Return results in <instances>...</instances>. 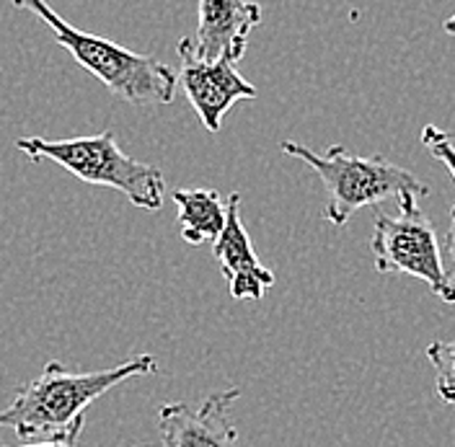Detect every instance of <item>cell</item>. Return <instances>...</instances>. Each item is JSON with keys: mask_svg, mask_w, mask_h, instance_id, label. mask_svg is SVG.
<instances>
[{"mask_svg": "<svg viewBox=\"0 0 455 447\" xmlns=\"http://www.w3.org/2000/svg\"><path fill=\"white\" fill-rule=\"evenodd\" d=\"M158 372L153 355H140L127 363L93 372H70L62 363L44 364V370L28 380L16 398L0 409V427H11L19 437L76 440L85 427V411L114 386Z\"/></svg>", "mask_w": 455, "mask_h": 447, "instance_id": "1", "label": "cell"}, {"mask_svg": "<svg viewBox=\"0 0 455 447\" xmlns=\"http://www.w3.org/2000/svg\"><path fill=\"white\" fill-rule=\"evenodd\" d=\"M13 5L34 13L50 28L57 44L65 47L76 57V62L107 85L116 99L138 107L173 101L179 73L158 57L132 52L112 39L76 28L55 13V8L47 0H13Z\"/></svg>", "mask_w": 455, "mask_h": 447, "instance_id": "2", "label": "cell"}, {"mask_svg": "<svg viewBox=\"0 0 455 447\" xmlns=\"http://www.w3.org/2000/svg\"><path fill=\"white\" fill-rule=\"evenodd\" d=\"M280 148L318 173L326 189L323 218L334 227H344L357 210L380 204L386 199H398V207H411L429 195V187L417 179V173L396 166L386 156L363 158L341 145H331L326 153H315L292 140H284Z\"/></svg>", "mask_w": 455, "mask_h": 447, "instance_id": "3", "label": "cell"}, {"mask_svg": "<svg viewBox=\"0 0 455 447\" xmlns=\"http://www.w3.org/2000/svg\"><path fill=\"white\" fill-rule=\"evenodd\" d=\"M16 148L28 161H52L85 184L122 192L135 207L142 210L164 207L166 179L161 168L130 158L116 145L112 130L91 138H68V140L21 138Z\"/></svg>", "mask_w": 455, "mask_h": 447, "instance_id": "4", "label": "cell"}, {"mask_svg": "<svg viewBox=\"0 0 455 447\" xmlns=\"http://www.w3.org/2000/svg\"><path fill=\"white\" fill-rule=\"evenodd\" d=\"M370 251L380 275H409L448 306H455V284L445 272L440 241L419 204L398 207V215L375 212Z\"/></svg>", "mask_w": 455, "mask_h": 447, "instance_id": "5", "label": "cell"}, {"mask_svg": "<svg viewBox=\"0 0 455 447\" xmlns=\"http://www.w3.org/2000/svg\"><path fill=\"white\" fill-rule=\"evenodd\" d=\"M179 85L184 88L192 109L197 112L199 122L207 132H220L223 116L238 101H251L259 96L254 84H249L243 76H238L235 62L226 57L207 60L199 57L187 36L179 42Z\"/></svg>", "mask_w": 455, "mask_h": 447, "instance_id": "6", "label": "cell"}, {"mask_svg": "<svg viewBox=\"0 0 455 447\" xmlns=\"http://www.w3.org/2000/svg\"><path fill=\"white\" fill-rule=\"evenodd\" d=\"M241 388L210 393L202 403H166L158 411L161 447H238V429L230 419Z\"/></svg>", "mask_w": 455, "mask_h": 447, "instance_id": "7", "label": "cell"}, {"mask_svg": "<svg viewBox=\"0 0 455 447\" xmlns=\"http://www.w3.org/2000/svg\"><path fill=\"white\" fill-rule=\"evenodd\" d=\"M197 31L187 36L199 57L241 62L249 36L261 24V5L251 0H199Z\"/></svg>", "mask_w": 455, "mask_h": 447, "instance_id": "8", "label": "cell"}, {"mask_svg": "<svg viewBox=\"0 0 455 447\" xmlns=\"http://www.w3.org/2000/svg\"><path fill=\"white\" fill-rule=\"evenodd\" d=\"M228 218L223 233L218 235V241L212 243V253L220 264V272L228 280L230 295L235 300H251L261 303L264 292L269 287H275V272H269L251 246V235L246 230V225L241 223V195L233 192L226 199Z\"/></svg>", "mask_w": 455, "mask_h": 447, "instance_id": "9", "label": "cell"}, {"mask_svg": "<svg viewBox=\"0 0 455 447\" xmlns=\"http://www.w3.org/2000/svg\"><path fill=\"white\" fill-rule=\"evenodd\" d=\"M173 202L179 207L181 238L192 246L215 243L223 233L228 204L215 189H176Z\"/></svg>", "mask_w": 455, "mask_h": 447, "instance_id": "10", "label": "cell"}, {"mask_svg": "<svg viewBox=\"0 0 455 447\" xmlns=\"http://www.w3.org/2000/svg\"><path fill=\"white\" fill-rule=\"evenodd\" d=\"M425 357L435 367V388L440 401L455 406V341H432Z\"/></svg>", "mask_w": 455, "mask_h": 447, "instance_id": "11", "label": "cell"}, {"mask_svg": "<svg viewBox=\"0 0 455 447\" xmlns=\"http://www.w3.org/2000/svg\"><path fill=\"white\" fill-rule=\"evenodd\" d=\"M422 142H425V148L443 164V166L448 168V173L453 176L455 181V145L451 142V138L443 132V130H437L435 124H427L425 130H422Z\"/></svg>", "mask_w": 455, "mask_h": 447, "instance_id": "12", "label": "cell"}, {"mask_svg": "<svg viewBox=\"0 0 455 447\" xmlns=\"http://www.w3.org/2000/svg\"><path fill=\"white\" fill-rule=\"evenodd\" d=\"M445 246H448V253H451V259H453V272H451V280H453V284H455V207L451 210V225H448Z\"/></svg>", "mask_w": 455, "mask_h": 447, "instance_id": "13", "label": "cell"}, {"mask_svg": "<svg viewBox=\"0 0 455 447\" xmlns=\"http://www.w3.org/2000/svg\"><path fill=\"white\" fill-rule=\"evenodd\" d=\"M21 447H78L76 440H47V443H39V445H21ZM138 447H150V445H138Z\"/></svg>", "mask_w": 455, "mask_h": 447, "instance_id": "14", "label": "cell"}, {"mask_svg": "<svg viewBox=\"0 0 455 447\" xmlns=\"http://www.w3.org/2000/svg\"><path fill=\"white\" fill-rule=\"evenodd\" d=\"M443 28H445V34H448V36H455V13L448 19V21H445V24H443Z\"/></svg>", "mask_w": 455, "mask_h": 447, "instance_id": "15", "label": "cell"}]
</instances>
